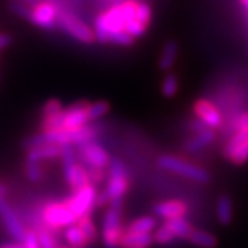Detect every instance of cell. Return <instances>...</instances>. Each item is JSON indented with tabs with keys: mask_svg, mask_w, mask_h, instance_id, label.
Instances as JSON below:
<instances>
[{
	"mask_svg": "<svg viewBox=\"0 0 248 248\" xmlns=\"http://www.w3.org/2000/svg\"><path fill=\"white\" fill-rule=\"evenodd\" d=\"M87 105H89L87 101H80L63 109L61 116V128L75 130V128H80L83 125L90 124L89 116H87Z\"/></svg>",
	"mask_w": 248,
	"mask_h": 248,
	"instance_id": "obj_10",
	"label": "cell"
},
{
	"mask_svg": "<svg viewBox=\"0 0 248 248\" xmlns=\"http://www.w3.org/2000/svg\"><path fill=\"white\" fill-rule=\"evenodd\" d=\"M65 240L72 248H86L90 244L78 223H73L65 229Z\"/></svg>",
	"mask_w": 248,
	"mask_h": 248,
	"instance_id": "obj_20",
	"label": "cell"
},
{
	"mask_svg": "<svg viewBox=\"0 0 248 248\" xmlns=\"http://www.w3.org/2000/svg\"><path fill=\"white\" fill-rule=\"evenodd\" d=\"M6 195H7L6 187L0 184V219H1L6 231L9 232V234L13 239L16 241H22L25 237L27 229L24 228L22 222L18 218L17 213L7 203Z\"/></svg>",
	"mask_w": 248,
	"mask_h": 248,
	"instance_id": "obj_7",
	"label": "cell"
},
{
	"mask_svg": "<svg viewBox=\"0 0 248 248\" xmlns=\"http://www.w3.org/2000/svg\"><path fill=\"white\" fill-rule=\"evenodd\" d=\"M110 105L107 101H97V102H89L87 105V116H89L90 123L99 120L101 117L109 113Z\"/></svg>",
	"mask_w": 248,
	"mask_h": 248,
	"instance_id": "obj_23",
	"label": "cell"
},
{
	"mask_svg": "<svg viewBox=\"0 0 248 248\" xmlns=\"http://www.w3.org/2000/svg\"><path fill=\"white\" fill-rule=\"evenodd\" d=\"M25 174L31 182H39L43 179V170L40 167V163L28 161L25 163Z\"/></svg>",
	"mask_w": 248,
	"mask_h": 248,
	"instance_id": "obj_28",
	"label": "cell"
},
{
	"mask_svg": "<svg viewBox=\"0 0 248 248\" xmlns=\"http://www.w3.org/2000/svg\"><path fill=\"white\" fill-rule=\"evenodd\" d=\"M108 185L105 192L110 202L113 200H123L130 189V178L127 169L119 159H110L108 166Z\"/></svg>",
	"mask_w": 248,
	"mask_h": 248,
	"instance_id": "obj_5",
	"label": "cell"
},
{
	"mask_svg": "<svg viewBox=\"0 0 248 248\" xmlns=\"http://www.w3.org/2000/svg\"><path fill=\"white\" fill-rule=\"evenodd\" d=\"M189 128H190V131L192 133H202V131H204V130H207V128H210L207 124L204 123V122H202L200 119H197V117H195V119H192L190 122H189Z\"/></svg>",
	"mask_w": 248,
	"mask_h": 248,
	"instance_id": "obj_34",
	"label": "cell"
},
{
	"mask_svg": "<svg viewBox=\"0 0 248 248\" xmlns=\"http://www.w3.org/2000/svg\"><path fill=\"white\" fill-rule=\"evenodd\" d=\"M189 211V207L185 202L182 200H167L156 204L153 208V213L156 217L161 219H174V218H181L185 217Z\"/></svg>",
	"mask_w": 248,
	"mask_h": 248,
	"instance_id": "obj_12",
	"label": "cell"
},
{
	"mask_svg": "<svg viewBox=\"0 0 248 248\" xmlns=\"http://www.w3.org/2000/svg\"><path fill=\"white\" fill-rule=\"evenodd\" d=\"M217 219L222 226H229L233 221V202L229 195H221L218 197Z\"/></svg>",
	"mask_w": 248,
	"mask_h": 248,
	"instance_id": "obj_16",
	"label": "cell"
},
{
	"mask_svg": "<svg viewBox=\"0 0 248 248\" xmlns=\"http://www.w3.org/2000/svg\"><path fill=\"white\" fill-rule=\"evenodd\" d=\"M152 7L145 3V1H138L137 4V14H135V18L137 21H140L142 25L145 28H149L152 21Z\"/></svg>",
	"mask_w": 248,
	"mask_h": 248,
	"instance_id": "obj_27",
	"label": "cell"
},
{
	"mask_svg": "<svg viewBox=\"0 0 248 248\" xmlns=\"http://www.w3.org/2000/svg\"><path fill=\"white\" fill-rule=\"evenodd\" d=\"M156 163L161 170L177 174L179 177L192 179L195 182L205 184L211 179V174L205 169L200 167V166H196L193 163L179 159V157L172 156V155H163L157 159Z\"/></svg>",
	"mask_w": 248,
	"mask_h": 248,
	"instance_id": "obj_1",
	"label": "cell"
},
{
	"mask_svg": "<svg viewBox=\"0 0 248 248\" xmlns=\"http://www.w3.org/2000/svg\"><path fill=\"white\" fill-rule=\"evenodd\" d=\"M228 161L234 164V166H243L248 161V137L246 138V141L240 145L236 151L232 153L231 156L228 157Z\"/></svg>",
	"mask_w": 248,
	"mask_h": 248,
	"instance_id": "obj_26",
	"label": "cell"
},
{
	"mask_svg": "<svg viewBox=\"0 0 248 248\" xmlns=\"http://www.w3.org/2000/svg\"><path fill=\"white\" fill-rule=\"evenodd\" d=\"M187 241L199 248H217L218 239L217 236L210 232L202 231V229H192Z\"/></svg>",
	"mask_w": 248,
	"mask_h": 248,
	"instance_id": "obj_17",
	"label": "cell"
},
{
	"mask_svg": "<svg viewBox=\"0 0 248 248\" xmlns=\"http://www.w3.org/2000/svg\"><path fill=\"white\" fill-rule=\"evenodd\" d=\"M175 240V236L171 233L169 228H166L164 225L160 226V228H156V232L153 234V241L157 243L160 246H166V244H170Z\"/></svg>",
	"mask_w": 248,
	"mask_h": 248,
	"instance_id": "obj_29",
	"label": "cell"
},
{
	"mask_svg": "<svg viewBox=\"0 0 248 248\" xmlns=\"http://www.w3.org/2000/svg\"><path fill=\"white\" fill-rule=\"evenodd\" d=\"M24 248H40L39 246V241H37V236H36V232L33 229H29L25 232V237L21 241Z\"/></svg>",
	"mask_w": 248,
	"mask_h": 248,
	"instance_id": "obj_33",
	"label": "cell"
},
{
	"mask_svg": "<svg viewBox=\"0 0 248 248\" xmlns=\"http://www.w3.org/2000/svg\"><path fill=\"white\" fill-rule=\"evenodd\" d=\"M193 113L197 119H200L213 130L221 128L223 124V119H222L219 109L208 99H197L193 104Z\"/></svg>",
	"mask_w": 248,
	"mask_h": 248,
	"instance_id": "obj_11",
	"label": "cell"
},
{
	"mask_svg": "<svg viewBox=\"0 0 248 248\" xmlns=\"http://www.w3.org/2000/svg\"><path fill=\"white\" fill-rule=\"evenodd\" d=\"M57 28L83 45H90L95 40L94 32L90 29L89 25H86L80 18L76 17L68 9H60L58 11Z\"/></svg>",
	"mask_w": 248,
	"mask_h": 248,
	"instance_id": "obj_4",
	"label": "cell"
},
{
	"mask_svg": "<svg viewBox=\"0 0 248 248\" xmlns=\"http://www.w3.org/2000/svg\"><path fill=\"white\" fill-rule=\"evenodd\" d=\"M9 7L10 10L16 14V16L29 21V18H31V10L32 9H29V7H27V6H24V4L18 3V1H16V0H10Z\"/></svg>",
	"mask_w": 248,
	"mask_h": 248,
	"instance_id": "obj_31",
	"label": "cell"
},
{
	"mask_svg": "<svg viewBox=\"0 0 248 248\" xmlns=\"http://www.w3.org/2000/svg\"><path fill=\"white\" fill-rule=\"evenodd\" d=\"M215 140V130L213 128H207L202 133L195 134L190 140L184 143V149L189 153H195V152L202 151L203 148L208 146L211 142Z\"/></svg>",
	"mask_w": 248,
	"mask_h": 248,
	"instance_id": "obj_15",
	"label": "cell"
},
{
	"mask_svg": "<svg viewBox=\"0 0 248 248\" xmlns=\"http://www.w3.org/2000/svg\"><path fill=\"white\" fill-rule=\"evenodd\" d=\"M178 57V43L174 40H169L164 47H163V51L160 54L159 58V68L160 71L169 72L174 63L177 61Z\"/></svg>",
	"mask_w": 248,
	"mask_h": 248,
	"instance_id": "obj_18",
	"label": "cell"
},
{
	"mask_svg": "<svg viewBox=\"0 0 248 248\" xmlns=\"http://www.w3.org/2000/svg\"><path fill=\"white\" fill-rule=\"evenodd\" d=\"M109 203H110V200L108 197L107 192L105 190H102L101 193L98 192L97 197H95V207H105V205H109Z\"/></svg>",
	"mask_w": 248,
	"mask_h": 248,
	"instance_id": "obj_35",
	"label": "cell"
},
{
	"mask_svg": "<svg viewBox=\"0 0 248 248\" xmlns=\"http://www.w3.org/2000/svg\"><path fill=\"white\" fill-rule=\"evenodd\" d=\"M78 156L84 167L105 170L110 163V156L107 149L95 141H89L78 145Z\"/></svg>",
	"mask_w": 248,
	"mask_h": 248,
	"instance_id": "obj_6",
	"label": "cell"
},
{
	"mask_svg": "<svg viewBox=\"0 0 248 248\" xmlns=\"http://www.w3.org/2000/svg\"><path fill=\"white\" fill-rule=\"evenodd\" d=\"M153 234L151 233H137V232H124L119 248H149L153 244Z\"/></svg>",
	"mask_w": 248,
	"mask_h": 248,
	"instance_id": "obj_14",
	"label": "cell"
},
{
	"mask_svg": "<svg viewBox=\"0 0 248 248\" xmlns=\"http://www.w3.org/2000/svg\"><path fill=\"white\" fill-rule=\"evenodd\" d=\"M60 248H66V247H60Z\"/></svg>",
	"mask_w": 248,
	"mask_h": 248,
	"instance_id": "obj_40",
	"label": "cell"
},
{
	"mask_svg": "<svg viewBox=\"0 0 248 248\" xmlns=\"http://www.w3.org/2000/svg\"><path fill=\"white\" fill-rule=\"evenodd\" d=\"M164 226L169 228L171 233L175 236V239H184L187 240L190 232H192V225L185 219V217L181 218H174V219H167L164 222Z\"/></svg>",
	"mask_w": 248,
	"mask_h": 248,
	"instance_id": "obj_19",
	"label": "cell"
},
{
	"mask_svg": "<svg viewBox=\"0 0 248 248\" xmlns=\"http://www.w3.org/2000/svg\"><path fill=\"white\" fill-rule=\"evenodd\" d=\"M40 218L43 222V226L50 229L51 232L68 228V226L78 222V217L69 208L66 200L51 202V203L46 204L42 208Z\"/></svg>",
	"mask_w": 248,
	"mask_h": 248,
	"instance_id": "obj_3",
	"label": "cell"
},
{
	"mask_svg": "<svg viewBox=\"0 0 248 248\" xmlns=\"http://www.w3.org/2000/svg\"><path fill=\"white\" fill-rule=\"evenodd\" d=\"M0 248H24L21 241H10V243H1Z\"/></svg>",
	"mask_w": 248,
	"mask_h": 248,
	"instance_id": "obj_37",
	"label": "cell"
},
{
	"mask_svg": "<svg viewBox=\"0 0 248 248\" xmlns=\"http://www.w3.org/2000/svg\"><path fill=\"white\" fill-rule=\"evenodd\" d=\"M62 146L55 143H43V145H36L31 146L27 153L28 161H36L40 163L42 160H51L61 157Z\"/></svg>",
	"mask_w": 248,
	"mask_h": 248,
	"instance_id": "obj_13",
	"label": "cell"
},
{
	"mask_svg": "<svg viewBox=\"0 0 248 248\" xmlns=\"http://www.w3.org/2000/svg\"><path fill=\"white\" fill-rule=\"evenodd\" d=\"M97 193L98 192L95 185L89 184V185L83 186L78 190H75L73 195L66 199V203L73 211V214L78 217V219L93 213V210L95 207Z\"/></svg>",
	"mask_w": 248,
	"mask_h": 248,
	"instance_id": "obj_8",
	"label": "cell"
},
{
	"mask_svg": "<svg viewBox=\"0 0 248 248\" xmlns=\"http://www.w3.org/2000/svg\"><path fill=\"white\" fill-rule=\"evenodd\" d=\"M122 207L123 200H113L109 203L107 214L102 221V243L105 248H119L124 229L122 223Z\"/></svg>",
	"mask_w": 248,
	"mask_h": 248,
	"instance_id": "obj_2",
	"label": "cell"
},
{
	"mask_svg": "<svg viewBox=\"0 0 248 248\" xmlns=\"http://www.w3.org/2000/svg\"><path fill=\"white\" fill-rule=\"evenodd\" d=\"M63 107H62L61 101L58 99H50L48 102H46L45 108H43V117H48V116L57 115L60 113Z\"/></svg>",
	"mask_w": 248,
	"mask_h": 248,
	"instance_id": "obj_32",
	"label": "cell"
},
{
	"mask_svg": "<svg viewBox=\"0 0 248 248\" xmlns=\"http://www.w3.org/2000/svg\"><path fill=\"white\" fill-rule=\"evenodd\" d=\"M10 43H11V36L7 33H0V50L10 46Z\"/></svg>",
	"mask_w": 248,
	"mask_h": 248,
	"instance_id": "obj_36",
	"label": "cell"
},
{
	"mask_svg": "<svg viewBox=\"0 0 248 248\" xmlns=\"http://www.w3.org/2000/svg\"><path fill=\"white\" fill-rule=\"evenodd\" d=\"M134 39L133 36L130 35V33H127L125 31H119V32H115V33H110L109 35V43H113V45L117 46H124V47H127V46H131L134 43Z\"/></svg>",
	"mask_w": 248,
	"mask_h": 248,
	"instance_id": "obj_30",
	"label": "cell"
},
{
	"mask_svg": "<svg viewBox=\"0 0 248 248\" xmlns=\"http://www.w3.org/2000/svg\"><path fill=\"white\" fill-rule=\"evenodd\" d=\"M76 223L79 225V228L81 229V232L84 233V236H86V239L89 240L90 244L97 241L98 239L97 226H95V223L93 222V219H91V217H90V215H86V217H81V218H79Z\"/></svg>",
	"mask_w": 248,
	"mask_h": 248,
	"instance_id": "obj_25",
	"label": "cell"
},
{
	"mask_svg": "<svg viewBox=\"0 0 248 248\" xmlns=\"http://www.w3.org/2000/svg\"><path fill=\"white\" fill-rule=\"evenodd\" d=\"M156 228H157V221H156V218H155V217L146 215V217L137 218L135 221L131 222V223L128 225L127 231L137 232V233H151L152 234V232L156 231Z\"/></svg>",
	"mask_w": 248,
	"mask_h": 248,
	"instance_id": "obj_21",
	"label": "cell"
},
{
	"mask_svg": "<svg viewBox=\"0 0 248 248\" xmlns=\"http://www.w3.org/2000/svg\"><path fill=\"white\" fill-rule=\"evenodd\" d=\"M60 7L51 1H39L33 9L31 10V18L29 22H32L36 27L46 29V31H54L57 29V16H58Z\"/></svg>",
	"mask_w": 248,
	"mask_h": 248,
	"instance_id": "obj_9",
	"label": "cell"
},
{
	"mask_svg": "<svg viewBox=\"0 0 248 248\" xmlns=\"http://www.w3.org/2000/svg\"><path fill=\"white\" fill-rule=\"evenodd\" d=\"M179 89V80L175 73H167L161 80V94L166 98H172L177 95Z\"/></svg>",
	"mask_w": 248,
	"mask_h": 248,
	"instance_id": "obj_24",
	"label": "cell"
},
{
	"mask_svg": "<svg viewBox=\"0 0 248 248\" xmlns=\"http://www.w3.org/2000/svg\"><path fill=\"white\" fill-rule=\"evenodd\" d=\"M16 1L21 3V4H24V6H27V7H29V9H33L40 0H16Z\"/></svg>",
	"mask_w": 248,
	"mask_h": 248,
	"instance_id": "obj_38",
	"label": "cell"
},
{
	"mask_svg": "<svg viewBox=\"0 0 248 248\" xmlns=\"http://www.w3.org/2000/svg\"><path fill=\"white\" fill-rule=\"evenodd\" d=\"M33 231L36 232L40 248H60L58 240L54 237V232L47 229L45 226H36Z\"/></svg>",
	"mask_w": 248,
	"mask_h": 248,
	"instance_id": "obj_22",
	"label": "cell"
},
{
	"mask_svg": "<svg viewBox=\"0 0 248 248\" xmlns=\"http://www.w3.org/2000/svg\"><path fill=\"white\" fill-rule=\"evenodd\" d=\"M240 1H241V4H243V6H244V7L248 10V0H240Z\"/></svg>",
	"mask_w": 248,
	"mask_h": 248,
	"instance_id": "obj_39",
	"label": "cell"
}]
</instances>
